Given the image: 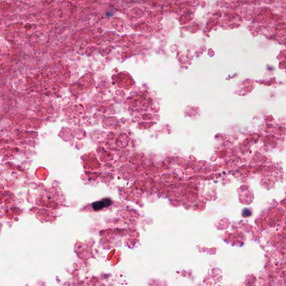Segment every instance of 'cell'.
<instances>
[{
	"mask_svg": "<svg viewBox=\"0 0 286 286\" xmlns=\"http://www.w3.org/2000/svg\"><path fill=\"white\" fill-rule=\"evenodd\" d=\"M112 204V201L110 198H104L101 201L93 202L92 204V207L95 211H99L105 207H107L111 206Z\"/></svg>",
	"mask_w": 286,
	"mask_h": 286,
	"instance_id": "6da1fadb",
	"label": "cell"
},
{
	"mask_svg": "<svg viewBox=\"0 0 286 286\" xmlns=\"http://www.w3.org/2000/svg\"><path fill=\"white\" fill-rule=\"evenodd\" d=\"M243 215L244 217H248L251 215V212L248 209H245L243 212Z\"/></svg>",
	"mask_w": 286,
	"mask_h": 286,
	"instance_id": "7a4b0ae2",
	"label": "cell"
}]
</instances>
